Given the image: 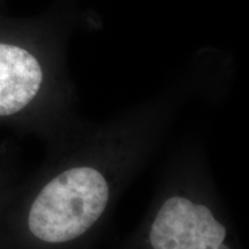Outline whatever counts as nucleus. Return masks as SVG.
<instances>
[{"mask_svg":"<svg viewBox=\"0 0 249 249\" xmlns=\"http://www.w3.org/2000/svg\"><path fill=\"white\" fill-rule=\"evenodd\" d=\"M121 249H242L198 150L187 149L172 160Z\"/></svg>","mask_w":249,"mask_h":249,"instance_id":"2","label":"nucleus"},{"mask_svg":"<svg viewBox=\"0 0 249 249\" xmlns=\"http://www.w3.org/2000/svg\"><path fill=\"white\" fill-rule=\"evenodd\" d=\"M171 105L154 104L103 124L80 121L26 213L29 235L48 249H88L120 195L166 133Z\"/></svg>","mask_w":249,"mask_h":249,"instance_id":"1","label":"nucleus"},{"mask_svg":"<svg viewBox=\"0 0 249 249\" xmlns=\"http://www.w3.org/2000/svg\"><path fill=\"white\" fill-rule=\"evenodd\" d=\"M45 70L33 52L0 42V118L22 113L37 101L45 85Z\"/></svg>","mask_w":249,"mask_h":249,"instance_id":"3","label":"nucleus"}]
</instances>
